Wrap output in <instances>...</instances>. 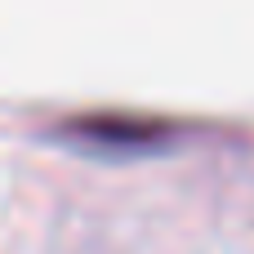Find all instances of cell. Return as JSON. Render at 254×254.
<instances>
[{
    "mask_svg": "<svg viewBox=\"0 0 254 254\" xmlns=\"http://www.w3.org/2000/svg\"><path fill=\"white\" fill-rule=\"evenodd\" d=\"M71 134L98 143V147H147L170 134L161 121H138V116H80L71 121Z\"/></svg>",
    "mask_w": 254,
    "mask_h": 254,
    "instance_id": "cell-1",
    "label": "cell"
}]
</instances>
